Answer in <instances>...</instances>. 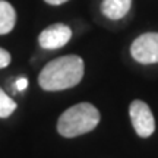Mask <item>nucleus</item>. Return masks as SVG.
<instances>
[{
	"label": "nucleus",
	"instance_id": "nucleus-9",
	"mask_svg": "<svg viewBox=\"0 0 158 158\" xmlns=\"http://www.w3.org/2000/svg\"><path fill=\"white\" fill-rule=\"evenodd\" d=\"M9 63H10V53L0 47V69L9 66Z\"/></svg>",
	"mask_w": 158,
	"mask_h": 158
},
{
	"label": "nucleus",
	"instance_id": "nucleus-2",
	"mask_svg": "<svg viewBox=\"0 0 158 158\" xmlns=\"http://www.w3.org/2000/svg\"><path fill=\"white\" fill-rule=\"evenodd\" d=\"M98 123L100 111L89 102H79L59 117L57 132L64 138H75L94 130Z\"/></svg>",
	"mask_w": 158,
	"mask_h": 158
},
{
	"label": "nucleus",
	"instance_id": "nucleus-10",
	"mask_svg": "<svg viewBox=\"0 0 158 158\" xmlns=\"http://www.w3.org/2000/svg\"><path fill=\"white\" fill-rule=\"evenodd\" d=\"M16 89L18 91H23V89H27V86H28V79L27 78H19L16 81Z\"/></svg>",
	"mask_w": 158,
	"mask_h": 158
},
{
	"label": "nucleus",
	"instance_id": "nucleus-1",
	"mask_svg": "<svg viewBox=\"0 0 158 158\" xmlns=\"http://www.w3.org/2000/svg\"><path fill=\"white\" fill-rule=\"evenodd\" d=\"M84 60L79 56L57 57L45 64L38 75V84L44 91L69 89L82 81Z\"/></svg>",
	"mask_w": 158,
	"mask_h": 158
},
{
	"label": "nucleus",
	"instance_id": "nucleus-4",
	"mask_svg": "<svg viewBox=\"0 0 158 158\" xmlns=\"http://www.w3.org/2000/svg\"><path fill=\"white\" fill-rule=\"evenodd\" d=\"M129 114L132 126L141 138H148L152 135L155 130V120L147 102L141 101V100L132 101L129 107Z\"/></svg>",
	"mask_w": 158,
	"mask_h": 158
},
{
	"label": "nucleus",
	"instance_id": "nucleus-6",
	"mask_svg": "<svg viewBox=\"0 0 158 158\" xmlns=\"http://www.w3.org/2000/svg\"><path fill=\"white\" fill-rule=\"evenodd\" d=\"M132 6V0H102V15L111 21H118L127 15Z\"/></svg>",
	"mask_w": 158,
	"mask_h": 158
},
{
	"label": "nucleus",
	"instance_id": "nucleus-8",
	"mask_svg": "<svg viewBox=\"0 0 158 158\" xmlns=\"http://www.w3.org/2000/svg\"><path fill=\"white\" fill-rule=\"evenodd\" d=\"M15 110H16V102L0 88V117L2 118L9 117Z\"/></svg>",
	"mask_w": 158,
	"mask_h": 158
},
{
	"label": "nucleus",
	"instance_id": "nucleus-5",
	"mask_svg": "<svg viewBox=\"0 0 158 158\" xmlns=\"http://www.w3.org/2000/svg\"><path fill=\"white\" fill-rule=\"evenodd\" d=\"M70 37H72V29L68 25L53 23L44 31H41V34L38 35V43L45 50H56L68 44Z\"/></svg>",
	"mask_w": 158,
	"mask_h": 158
},
{
	"label": "nucleus",
	"instance_id": "nucleus-7",
	"mask_svg": "<svg viewBox=\"0 0 158 158\" xmlns=\"http://www.w3.org/2000/svg\"><path fill=\"white\" fill-rule=\"evenodd\" d=\"M16 23V12L13 6L6 2L0 0V35L9 34Z\"/></svg>",
	"mask_w": 158,
	"mask_h": 158
},
{
	"label": "nucleus",
	"instance_id": "nucleus-11",
	"mask_svg": "<svg viewBox=\"0 0 158 158\" xmlns=\"http://www.w3.org/2000/svg\"><path fill=\"white\" fill-rule=\"evenodd\" d=\"M45 3H48V5H54V6H57V5H62V3H66L68 0H44Z\"/></svg>",
	"mask_w": 158,
	"mask_h": 158
},
{
	"label": "nucleus",
	"instance_id": "nucleus-3",
	"mask_svg": "<svg viewBox=\"0 0 158 158\" xmlns=\"http://www.w3.org/2000/svg\"><path fill=\"white\" fill-rule=\"evenodd\" d=\"M130 54L138 63H158V32H147L139 35L132 43Z\"/></svg>",
	"mask_w": 158,
	"mask_h": 158
}]
</instances>
